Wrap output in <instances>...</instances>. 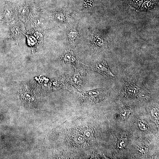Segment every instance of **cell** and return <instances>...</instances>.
<instances>
[{"label": "cell", "instance_id": "9c48e42d", "mask_svg": "<svg viewBox=\"0 0 159 159\" xmlns=\"http://www.w3.org/2000/svg\"><path fill=\"white\" fill-rule=\"evenodd\" d=\"M130 112V111L127 109H125L123 110L121 112V115L122 117L125 118L127 117Z\"/></svg>", "mask_w": 159, "mask_h": 159}, {"label": "cell", "instance_id": "8992f818", "mask_svg": "<svg viewBox=\"0 0 159 159\" xmlns=\"http://www.w3.org/2000/svg\"><path fill=\"white\" fill-rule=\"evenodd\" d=\"M12 10L8 7L6 6L3 14L4 19L7 21L9 20L11 17L13 16V13Z\"/></svg>", "mask_w": 159, "mask_h": 159}, {"label": "cell", "instance_id": "52a82bcc", "mask_svg": "<svg viewBox=\"0 0 159 159\" xmlns=\"http://www.w3.org/2000/svg\"><path fill=\"white\" fill-rule=\"evenodd\" d=\"M20 33V29L18 26H15L13 27L10 32V37L15 38L18 37Z\"/></svg>", "mask_w": 159, "mask_h": 159}, {"label": "cell", "instance_id": "5b68a950", "mask_svg": "<svg viewBox=\"0 0 159 159\" xmlns=\"http://www.w3.org/2000/svg\"><path fill=\"white\" fill-rule=\"evenodd\" d=\"M60 60L62 63L70 64L73 67L78 64L87 66L78 59L70 51H67L62 54L60 58Z\"/></svg>", "mask_w": 159, "mask_h": 159}, {"label": "cell", "instance_id": "7a4b0ae2", "mask_svg": "<svg viewBox=\"0 0 159 159\" xmlns=\"http://www.w3.org/2000/svg\"><path fill=\"white\" fill-rule=\"evenodd\" d=\"M80 103L88 105L99 103L103 100L106 91L103 89H98L88 91L75 92Z\"/></svg>", "mask_w": 159, "mask_h": 159}, {"label": "cell", "instance_id": "ba28073f", "mask_svg": "<svg viewBox=\"0 0 159 159\" xmlns=\"http://www.w3.org/2000/svg\"><path fill=\"white\" fill-rule=\"evenodd\" d=\"M152 114L153 117L155 119L159 118V110L157 108H154L152 110Z\"/></svg>", "mask_w": 159, "mask_h": 159}, {"label": "cell", "instance_id": "4fadbf2b", "mask_svg": "<svg viewBox=\"0 0 159 159\" xmlns=\"http://www.w3.org/2000/svg\"><path fill=\"white\" fill-rule=\"evenodd\" d=\"M146 148H145L144 147H141L139 149V150H140V151L144 153L146 151Z\"/></svg>", "mask_w": 159, "mask_h": 159}, {"label": "cell", "instance_id": "5bb4252c", "mask_svg": "<svg viewBox=\"0 0 159 159\" xmlns=\"http://www.w3.org/2000/svg\"><path fill=\"white\" fill-rule=\"evenodd\" d=\"M134 1L135 3L138 5H141L143 2L142 0H134Z\"/></svg>", "mask_w": 159, "mask_h": 159}, {"label": "cell", "instance_id": "7c38bea8", "mask_svg": "<svg viewBox=\"0 0 159 159\" xmlns=\"http://www.w3.org/2000/svg\"><path fill=\"white\" fill-rule=\"evenodd\" d=\"M151 4V3L149 1H146L143 3V7L147 8L149 7Z\"/></svg>", "mask_w": 159, "mask_h": 159}, {"label": "cell", "instance_id": "277c9868", "mask_svg": "<svg viewBox=\"0 0 159 159\" xmlns=\"http://www.w3.org/2000/svg\"><path fill=\"white\" fill-rule=\"evenodd\" d=\"M92 70L99 73L104 76L115 77V76L111 71L106 62L104 59L99 60L91 66Z\"/></svg>", "mask_w": 159, "mask_h": 159}, {"label": "cell", "instance_id": "3957f363", "mask_svg": "<svg viewBox=\"0 0 159 159\" xmlns=\"http://www.w3.org/2000/svg\"><path fill=\"white\" fill-rule=\"evenodd\" d=\"M74 69V73L70 79V83L79 91L83 90L85 84V79L87 74L86 69L77 68L73 66Z\"/></svg>", "mask_w": 159, "mask_h": 159}, {"label": "cell", "instance_id": "8fae6325", "mask_svg": "<svg viewBox=\"0 0 159 159\" xmlns=\"http://www.w3.org/2000/svg\"><path fill=\"white\" fill-rule=\"evenodd\" d=\"M139 126L140 128L143 130L146 129L147 128V125L142 122H140Z\"/></svg>", "mask_w": 159, "mask_h": 159}, {"label": "cell", "instance_id": "30bf717a", "mask_svg": "<svg viewBox=\"0 0 159 159\" xmlns=\"http://www.w3.org/2000/svg\"><path fill=\"white\" fill-rule=\"evenodd\" d=\"M125 140H120L118 142L117 146L119 148H122L125 147Z\"/></svg>", "mask_w": 159, "mask_h": 159}, {"label": "cell", "instance_id": "6da1fadb", "mask_svg": "<svg viewBox=\"0 0 159 159\" xmlns=\"http://www.w3.org/2000/svg\"><path fill=\"white\" fill-rule=\"evenodd\" d=\"M120 91L124 96L131 98H137L147 92L146 89L141 81L131 77H128L125 79Z\"/></svg>", "mask_w": 159, "mask_h": 159}]
</instances>
